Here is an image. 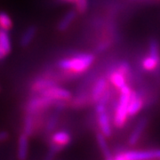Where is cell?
<instances>
[{
    "label": "cell",
    "mask_w": 160,
    "mask_h": 160,
    "mask_svg": "<svg viewBox=\"0 0 160 160\" xmlns=\"http://www.w3.org/2000/svg\"><path fill=\"white\" fill-rule=\"evenodd\" d=\"M68 106V102L53 100L49 97L43 96L41 94H34L29 98L25 103L24 111L25 114H31L35 116L44 115L46 110L51 108L60 111L62 110Z\"/></svg>",
    "instance_id": "obj_1"
},
{
    "label": "cell",
    "mask_w": 160,
    "mask_h": 160,
    "mask_svg": "<svg viewBox=\"0 0 160 160\" xmlns=\"http://www.w3.org/2000/svg\"><path fill=\"white\" fill-rule=\"evenodd\" d=\"M95 60V55L90 52L77 53L70 57L60 60L57 63L59 69L72 75L84 73L92 66Z\"/></svg>",
    "instance_id": "obj_2"
},
{
    "label": "cell",
    "mask_w": 160,
    "mask_h": 160,
    "mask_svg": "<svg viewBox=\"0 0 160 160\" xmlns=\"http://www.w3.org/2000/svg\"><path fill=\"white\" fill-rule=\"evenodd\" d=\"M120 91V97L118 100V103L117 104V107L115 109L114 118H113V125L117 128H123L126 126L127 119L129 118L128 116V104L130 102L132 89L130 86L126 85L123 86Z\"/></svg>",
    "instance_id": "obj_3"
},
{
    "label": "cell",
    "mask_w": 160,
    "mask_h": 160,
    "mask_svg": "<svg viewBox=\"0 0 160 160\" xmlns=\"http://www.w3.org/2000/svg\"><path fill=\"white\" fill-rule=\"evenodd\" d=\"M122 152L126 160H160V149H124Z\"/></svg>",
    "instance_id": "obj_4"
},
{
    "label": "cell",
    "mask_w": 160,
    "mask_h": 160,
    "mask_svg": "<svg viewBox=\"0 0 160 160\" xmlns=\"http://www.w3.org/2000/svg\"><path fill=\"white\" fill-rule=\"evenodd\" d=\"M38 94H41V95L46 96V97L51 98L53 100L66 101V102H69L72 99V94L69 90L62 88L58 85L51 86L46 90H44L43 92H41Z\"/></svg>",
    "instance_id": "obj_5"
},
{
    "label": "cell",
    "mask_w": 160,
    "mask_h": 160,
    "mask_svg": "<svg viewBox=\"0 0 160 160\" xmlns=\"http://www.w3.org/2000/svg\"><path fill=\"white\" fill-rule=\"evenodd\" d=\"M57 85V82L49 76H41L36 78L29 86V91L34 94H38L41 92L46 90L51 86Z\"/></svg>",
    "instance_id": "obj_6"
},
{
    "label": "cell",
    "mask_w": 160,
    "mask_h": 160,
    "mask_svg": "<svg viewBox=\"0 0 160 160\" xmlns=\"http://www.w3.org/2000/svg\"><path fill=\"white\" fill-rule=\"evenodd\" d=\"M147 126H148V119L146 118H142L138 121L136 126H134V128L132 129V131L130 133L128 140H127V142H128L129 146L133 147V146L137 145L142 136L143 132L145 131Z\"/></svg>",
    "instance_id": "obj_7"
},
{
    "label": "cell",
    "mask_w": 160,
    "mask_h": 160,
    "mask_svg": "<svg viewBox=\"0 0 160 160\" xmlns=\"http://www.w3.org/2000/svg\"><path fill=\"white\" fill-rule=\"evenodd\" d=\"M107 89H108L107 78L104 77L99 78L94 82V85L92 88L91 93H90V102L92 104H96Z\"/></svg>",
    "instance_id": "obj_8"
},
{
    "label": "cell",
    "mask_w": 160,
    "mask_h": 160,
    "mask_svg": "<svg viewBox=\"0 0 160 160\" xmlns=\"http://www.w3.org/2000/svg\"><path fill=\"white\" fill-rule=\"evenodd\" d=\"M43 115L35 116L31 114H25V117L23 118L22 132L27 134L28 136H32L37 131L38 127L39 125H42V123L39 122V118Z\"/></svg>",
    "instance_id": "obj_9"
},
{
    "label": "cell",
    "mask_w": 160,
    "mask_h": 160,
    "mask_svg": "<svg viewBox=\"0 0 160 160\" xmlns=\"http://www.w3.org/2000/svg\"><path fill=\"white\" fill-rule=\"evenodd\" d=\"M144 106V101L142 96L139 95L137 92L132 90L131 96H130V102L128 104V116L129 117H134L142 109Z\"/></svg>",
    "instance_id": "obj_10"
},
{
    "label": "cell",
    "mask_w": 160,
    "mask_h": 160,
    "mask_svg": "<svg viewBox=\"0 0 160 160\" xmlns=\"http://www.w3.org/2000/svg\"><path fill=\"white\" fill-rule=\"evenodd\" d=\"M97 117L98 126H99L100 132L105 137H111V135H112V125H111L110 118H109V114L107 113V111L101 113V114H98Z\"/></svg>",
    "instance_id": "obj_11"
},
{
    "label": "cell",
    "mask_w": 160,
    "mask_h": 160,
    "mask_svg": "<svg viewBox=\"0 0 160 160\" xmlns=\"http://www.w3.org/2000/svg\"><path fill=\"white\" fill-rule=\"evenodd\" d=\"M29 136L22 132L17 142V158L18 160H26L29 156Z\"/></svg>",
    "instance_id": "obj_12"
},
{
    "label": "cell",
    "mask_w": 160,
    "mask_h": 160,
    "mask_svg": "<svg viewBox=\"0 0 160 160\" xmlns=\"http://www.w3.org/2000/svg\"><path fill=\"white\" fill-rule=\"evenodd\" d=\"M107 77L110 83L118 90L126 85V76L120 72L119 70H118L117 68L109 69Z\"/></svg>",
    "instance_id": "obj_13"
},
{
    "label": "cell",
    "mask_w": 160,
    "mask_h": 160,
    "mask_svg": "<svg viewBox=\"0 0 160 160\" xmlns=\"http://www.w3.org/2000/svg\"><path fill=\"white\" fill-rule=\"evenodd\" d=\"M77 14H78V12L76 9L70 10L68 12H66L62 16V18L59 21V22L57 23L58 31L63 32V31L69 29V26L73 23L75 19L77 18Z\"/></svg>",
    "instance_id": "obj_14"
},
{
    "label": "cell",
    "mask_w": 160,
    "mask_h": 160,
    "mask_svg": "<svg viewBox=\"0 0 160 160\" xmlns=\"http://www.w3.org/2000/svg\"><path fill=\"white\" fill-rule=\"evenodd\" d=\"M95 138H96V142H97L98 147L101 150L102 154L104 159L105 158H112L113 154L111 152V149L109 148V143L107 142V137H105L101 132H96L95 133Z\"/></svg>",
    "instance_id": "obj_15"
},
{
    "label": "cell",
    "mask_w": 160,
    "mask_h": 160,
    "mask_svg": "<svg viewBox=\"0 0 160 160\" xmlns=\"http://www.w3.org/2000/svg\"><path fill=\"white\" fill-rule=\"evenodd\" d=\"M38 32V29L37 27L32 25L29 26L27 29H25V31L23 32V34L21 37V40H20V45L22 47H27L29 46L32 41L34 40L35 37Z\"/></svg>",
    "instance_id": "obj_16"
},
{
    "label": "cell",
    "mask_w": 160,
    "mask_h": 160,
    "mask_svg": "<svg viewBox=\"0 0 160 160\" xmlns=\"http://www.w3.org/2000/svg\"><path fill=\"white\" fill-rule=\"evenodd\" d=\"M0 48L6 56L11 52L12 44L8 31L0 29Z\"/></svg>",
    "instance_id": "obj_17"
},
{
    "label": "cell",
    "mask_w": 160,
    "mask_h": 160,
    "mask_svg": "<svg viewBox=\"0 0 160 160\" xmlns=\"http://www.w3.org/2000/svg\"><path fill=\"white\" fill-rule=\"evenodd\" d=\"M59 111L56 110L54 113L48 118V119L46 120V124H45V132L46 133H52L54 131V129L57 126L58 122H59Z\"/></svg>",
    "instance_id": "obj_18"
},
{
    "label": "cell",
    "mask_w": 160,
    "mask_h": 160,
    "mask_svg": "<svg viewBox=\"0 0 160 160\" xmlns=\"http://www.w3.org/2000/svg\"><path fill=\"white\" fill-rule=\"evenodd\" d=\"M12 18L6 12H0V29L6 31H10L12 29Z\"/></svg>",
    "instance_id": "obj_19"
},
{
    "label": "cell",
    "mask_w": 160,
    "mask_h": 160,
    "mask_svg": "<svg viewBox=\"0 0 160 160\" xmlns=\"http://www.w3.org/2000/svg\"><path fill=\"white\" fill-rule=\"evenodd\" d=\"M160 61L155 59V58L151 57V56H148V57L144 58L142 61V68L147 71H152L154 70L158 65L159 64Z\"/></svg>",
    "instance_id": "obj_20"
},
{
    "label": "cell",
    "mask_w": 160,
    "mask_h": 160,
    "mask_svg": "<svg viewBox=\"0 0 160 160\" xmlns=\"http://www.w3.org/2000/svg\"><path fill=\"white\" fill-rule=\"evenodd\" d=\"M149 56H151V57L160 61V49L158 42L156 39H154V38H152L149 41Z\"/></svg>",
    "instance_id": "obj_21"
},
{
    "label": "cell",
    "mask_w": 160,
    "mask_h": 160,
    "mask_svg": "<svg viewBox=\"0 0 160 160\" xmlns=\"http://www.w3.org/2000/svg\"><path fill=\"white\" fill-rule=\"evenodd\" d=\"M75 6L78 13L79 14L85 13L88 8V0H76Z\"/></svg>",
    "instance_id": "obj_22"
},
{
    "label": "cell",
    "mask_w": 160,
    "mask_h": 160,
    "mask_svg": "<svg viewBox=\"0 0 160 160\" xmlns=\"http://www.w3.org/2000/svg\"><path fill=\"white\" fill-rule=\"evenodd\" d=\"M117 69L119 70L120 72H122L123 74H125L126 76H128L131 72V67H130V64L127 62H121L118 63V65L117 66Z\"/></svg>",
    "instance_id": "obj_23"
},
{
    "label": "cell",
    "mask_w": 160,
    "mask_h": 160,
    "mask_svg": "<svg viewBox=\"0 0 160 160\" xmlns=\"http://www.w3.org/2000/svg\"><path fill=\"white\" fill-rule=\"evenodd\" d=\"M9 138V133L6 131H0V142H3Z\"/></svg>",
    "instance_id": "obj_24"
},
{
    "label": "cell",
    "mask_w": 160,
    "mask_h": 160,
    "mask_svg": "<svg viewBox=\"0 0 160 160\" xmlns=\"http://www.w3.org/2000/svg\"><path fill=\"white\" fill-rule=\"evenodd\" d=\"M56 2L58 3H61V4H68V5H72V4H74L75 5V2H76V0H55Z\"/></svg>",
    "instance_id": "obj_25"
},
{
    "label": "cell",
    "mask_w": 160,
    "mask_h": 160,
    "mask_svg": "<svg viewBox=\"0 0 160 160\" xmlns=\"http://www.w3.org/2000/svg\"><path fill=\"white\" fill-rule=\"evenodd\" d=\"M6 55L4 53V52L2 51V49L0 48V60H3L4 58L6 57Z\"/></svg>",
    "instance_id": "obj_26"
},
{
    "label": "cell",
    "mask_w": 160,
    "mask_h": 160,
    "mask_svg": "<svg viewBox=\"0 0 160 160\" xmlns=\"http://www.w3.org/2000/svg\"><path fill=\"white\" fill-rule=\"evenodd\" d=\"M104 160H115L114 156H113L112 158H105V159H104Z\"/></svg>",
    "instance_id": "obj_27"
}]
</instances>
